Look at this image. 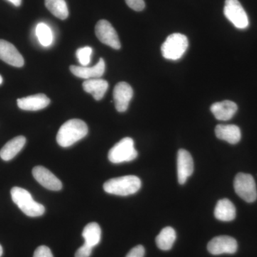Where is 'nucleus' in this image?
I'll return each mask as SVG.
<instances>
[{"mask_svg":"<svg viewBox=\"0 0 257 257\" xmlns=\"http://www.w3.org/2000/svg\"><path fill=\"white\" fill-rule=\"evenodd\" d=\"M194 172V162L192 155L187 150L181 149L177 155V177L180 184H185Z\"/></svg>","mask_w":257,"mask_h":257,"instance_id":"12","label":"nucleus"},{"mask_svg":"<svg viewBox=\"0 0 257 257\" xmlns=\"http://www.w3.org/2000/svg\"><path fill=\"white\" fill-rule=\"evenodd\" d=\"M141 186L142 182L139 177L128 175L109 179L104 184L103 187L108 194L128 196L138 192Z\"/></svg>","mask_w":257,"mask_h":257,"instance_id":"2","label":"nucleus"},{"mask_svg":"<svg viewBox=\"0 0 257 257\" xmlns=\"http://www.w3.org/2000/svg\"><path fill=\"white\" fill-rule=\"evenodd\" d=\"M47 10L60 20H66L69 16L68 8L64 0H45Z\"/></svg>","mask_w":257,"mask_h":257,"instance_id":"23","label":"nucleus"},{"mask_svg":"<svg viewBox=\"0 0 257 257\" xmlns=\"http://www.w3.org/2000/svg\"><path fill=\"white\" fill-rule=\"evenodd\" d=\"M92 246L84 243L83 246L79 247L75 253V257H89L92 252Z\"/></svg>","mask_w":257,"mask_h":257,"instance_id":"27","label":"nucleus"},{"mask_svg":"<svg viewBox=\"0 0 257 257\" xmlns=\"http://www.w3.org/2000/svg\"><path fill=\"white\" fill-rule=\"evenodd\" d=\"M188 46V39L185 35L174 33L166 39L161 50L162 56L167 60H177L184 55Z\"/></svg>","mask_w":257,"mask_h":257,"instance_id":"4","label":"nucleus"},{"mask_svg":"<svg viewBox=\"0 0 257 257\" xmlns=\"http://www.w3.org/2000/svg\"><path fill=\"white\" fill-rule=\"evenodd\" d=\"M32 175L45 188L52 191H59L62 188V184L60 179L42 166L35 167L32 170Z\"/></svg>","mask_w":257,"mask_h":257,"instance_id":"11","label":"nucleus"},{"mask_svg":"<svg viewBox=\"0 0 257 257\" xmlns=\"http://www.w3.org/2000/svg\"><path fill=\"white\" fill-rule=\"evenodd\" d=\"M36 35L39 42L44 47L50 46L53 40L51 29L45 23H40L36 28Z\"/></svg>","mask_w":257,"mask_h":257,"instance_id":"24","label":"nucleus"},{"mask_svg":"<svg viewBox=\"0 0 257 257\" xmlns=\"http://www.w3.org/2000/svg\"><path fill=\"white\" fill-rule=\"evenodd\" d=\"M133 96V89L128 83H117L113 91V98L116 110L119 112H124L127 110Z\"/></svg>","mask_w":257,"mask_h":257,"instance_id":"10","label":"nucleus"},{"mask_svg":"<svg viewBox=\"0 0 257 257\" xmlns=\"http://www.w3.org/2000/svg\"><path fill=\"white\" fill-rule=\"evenodd\" d=\"M33 257H54L50 248L46 246H40L35 250Z\"/></svg>","mask_w":257,"mask_h":257,"instance_id":"28","label":"nucleus"},{"mask_svg":"<svg viewBox=\"0 0 257 257\" xmlns=\"http://www.w3.org/2000/svg\"><path fill=\"white\" fill-rule=\"evenodd\" d=\"M237 241L229 236H219L211 240L207 245L209 252L213 255L232 254L237 251Z\"/></svg>","mask_w":257,"mask_h":257,"instance_id":"9","label":"nucleus"},{"mask_svg":"<svg viewBox=\"0 0 257 257\" xmlns=\"http://www.w3.org/2000/svg\"><path fill=\"white\" fill-rule=\"evenodd\" d=\"M95 34L99 41L104 45L114 50H119L121 48V43L116 30L113 28L110 23L106 20H99L96 23Z\"/></svg>","mask_w":257,"mask_h":257,"instance_id":"8","label":"nucleus"},{"mask_svg":"<svg viewBox=\"0 0 257 257\" xmlns=\"http://www.w3.org/2000/svg\"><path fill=\"white\" fill-rule=\"evenodd\" d=\"M214 216L218 220L231 221L236 217V208L228 199H220L214 209Z\"/></svg>","mask_w":257,"mask_h":257,"instance_id":"19","label":"nucleus"},{"mask_svg":"<svg viewBox=\"0 0 257 257\" xmlns=\"http://www.w3.org/2000/svg\"><path fill=\"white\" fill-rule=\"evenodd\" d=\"M3 248L2 247L1 244H0V257L3 256Z\"/></svg>","mask_w":257,"mask_h":257,"instance_id":"31","label":"nucleus"},{"mask_svg":"<svg viewBox=\"0 0 257 257\" xmlns=\"http://www.w3.org/2000/svg\"><path fill=\"white\" fill-rule=\"evenodd\" d=\"M8 1H9L10 3L16 7H20L22 4V0H8Z\"/></svg>","mask_w":257,"mask_h":257,"instance_id":"30","label":"nucleus"},{"mask_svg":"<svg viewBox=\"0 0 257 257\" xmlns=\"http://www.w3.org/2000/svg\"><path fill=\"white\" fill-rule=\"evenodd\" d=\"M216 138L227 142L231 145H235L241 140V130L239 126L234 124H219L216 126Z\"/></svg>","mask_w":257,"mask_h":257,"instance_id":"17","label":"nucleus"},{"mask_svg":"<svg viewBox=\"0 0 257 257\" xmlns=\"http://www.w3.org/2000/svg\"><path fill=\"white\" fill-rule=\"evenodd\" d=\"M101 236V228L97 223H89L83 230L82 236L84 239V243L92 247H94L99 243Z\"/></svg>","mask_w":257,"mask_h":257,"instance_id":"22","label":"nucleus"},{"mask_svg":"<svg viewBox=\"0 0 257 257\" xmlns=\"http://www.w3.org/2000/svg\"><path fill=\"white\" fill-rule=\"evenodd\" d=\"M238 106L234 101L226 100L216 102L211 106V111L216 119L227 121L231 119L237 111Z\"/></svg>","mask_w":257,"mask_h":257,"instance_id":"16","label":"nucleus"},{"mask_svg":"<svg viewBox=\"0 0 257 257\" xmlns=\"http://www.w3.org/2000/svg\"><path fill=\"white\" fill-rule=\"evenodd\" d=\"M87 125L82 120H68L59 130L57 135V142L61 147H71L87 136Z\"/></svg>","mask_w":257,"mask_h":257,"instance_id":"1","label":"nucleus"},{"mask_svg":"<svg viewBox=\"0 0 257 257\" xmlns=\"http://www.w3.org/2000/svg\"><path fill=\"white\" fill-rule=\"evenodd\" d=\"M177 235L175 230L170 226L164 228L156 238L157 246L163 251H168L173 246Z\"/></svg>","mask_w":257,"mask_h":257,"instance_id":"21","label":"nucleus"},{"mask_svg":"<svg viewBox=\"0 0 257 257\" xmlns=\"http://www.w3.org/2000/svg\"><path fill=\"white\" fill-rule=\"evenodd\" d=\"M125 2L135 11L140 12L145 9V3L144 0H125Z\"/></svg>","mask_w":257,"mask_h":257,"instance_id":"26","label":"nucleus"},{"mask_svg":"<svg viewBox=\"0 0 257 257\" xmlns=\"http://www.w3.org/2000/svg\"><path fill=\"white\" fill-rule=\"evenodd\" d=\"M26 143V138L23 136H18L8 142L0 151V157L4 161L13 160L17 155L23 150Z\"/></svg>","mask_w":257,"mask_h":257,"instance_id":"20","label":"nucleus"},{"mask_svg":"<svg viewBox=\"0 0 257 257\" xmlns=\"http://www.w3.org/2000/svg\"><path fill=\"white\" fill-rule=\"evenodd\" d=\"M145 249L142 245H138L132 248L126 257H144L145 256Z\"/></svg>","mask_w":257,"mask_h":257,"instance_id":"29","label":"nucleus"},{"mask_svg":"<svg viewBox=\"0 0 257 257\" xmlns=\"http://www.w3.org/2000/svg\"><path fill=\"white\" fill-rule=\"evenodd\" d=\"M71 72L79 78L90 79L100 78L105 71V62L102 58L99 59L98 63L94 67H79V66L71 65Z\"/></svg>","mask_w":257,"mask_h":257,"instance_id":"14","label":"nucleus"},{"mask_svg":"<svg viewBox=\"0 0 257 257\" xmlns=\"http://www.w3.org/2000/svg\"><path fill=\"white\" fill-rule=\"evenodd\" d=\"M138 156L133 139L125 138L116 143L108 154V158L114 164L131 162Z\"/></svg>","mask_w":257,"mask_h":257,"instance_id":"5","label":"nucleus"},{"mask_svg":"<svg viewBox=\"0 0 257 257\" xmlns=\"http://www.w3.org/2000/svg\"><path fill=\"white\" fill-rule=\"evenodd\" d=\"M11 197L15 204L27 216L37 217L45 214V207L40 203L35 202L31 194L26 189L13 187L11 190Z\"/></svg>","mask_w":257,"mask_h":257,"instance_id":"3","label":"nucleus"},{"mask_svg":"<svg viewBox=\"0 0 257 257\" xmlns=\"http://www.w3.org/2000/svg\"><path fill=\"white\" fill-rule=\"evenodd\" d=\"M86 92L92 94L96 101L101 100L109 87V84L104 79L100 78L86 79L82 84Z\"/></svg>","mask_w":257,"mask_h":257,"instance_id":"18","label":"nucleus"},{"mask_svg":"<svg viewBox=\"0 0 257 257\" xmlns=\"http://www.w3.org/2000/svg\"><path fill=\"white\" fill-rule=\"evenodd\" d=\"M0 60L16 67H23L25 64L23 56L16 47L4 40H0Z\"/></svg>","mask_w":257,"mask_h":257,"instance_id":"13","label":"nucleus"},{"mask_svg":"<svg viewBox=\"0 0 257 257\" xmlns=\"http://www.w3.org/2000/svg\"><path fill=\"white\" fill-rule=\"evenodd\" d=\"M50 104V99L45 94H37L18 99L20 109L26 111H38Z\"/></svg>","mask_w":257,"mask_h":257,"instance_id":"15","label":"nucleus"},{"mask_svg":"<svg viewBox=\"0 0 257 257\" xmlns=\"http://www.w3.org/2000/svg\"><path fill=\"white\" fill-rule=\"evenodd\" d=\"M92 53V49L90 47H84L79 48L77 51V59L82 64V67H87L91 60V55Z\"/></svg>","mask_w":257,"mask_h":257,"instance_id":"25","label":"nucleus"},{"mask_svg":"<svg viewBox=\"0 0 257 257\" xmlns=\"http://www.w3.org/2000/svg\"><path fill=\"white\" fill-rule=\"evenodd\" d=\"M224 13L236 28L245 29L248 26L247 15L238 0H226Z\"/></svg>","mask_w":257,"mask_h":257,"instance_id":"7","label":"nucleus"},{"mask_svg":"<svg viewBox=\"0 0 257 257\" xmlns=\"http://www.w3.org/2000/svg\"><path fill=\"white\" fill-rule=\"evenodd\" d=\"M3 77H2V76L0 75V84H1L2 83H3Z\"/></svg>","mask_w":257,"mask_h":257,"instance_id":"32","label":"nucleus"},{"mask_svg":"<svg viewBox=\"0 0 257 257\" xmlns=\"http://www.w3.org/2000/svg\"><path fill=\"white\" fill-rule=\"evenodd\" d=\"M235 192L245 202L251 203L257 199L256 183L252 176L248 174L239 173L234 181Z\"/></svg>","mask_w":257,"mask_h":257,"instance_id":"6","label":"nucleus"}]
</instances>
